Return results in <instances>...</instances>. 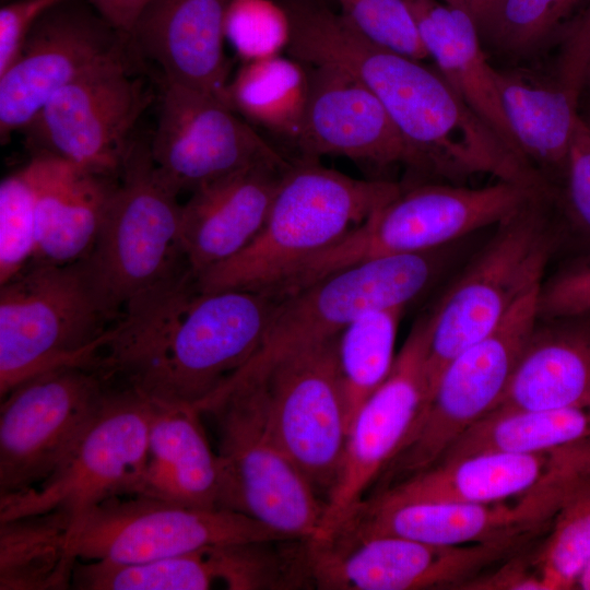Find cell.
<instances>
[{
    "instance_id": "obj_1",
    "label": "cell",
    "mask_w": 590,
    "mask_h": 590,
    "mask_svg": "<svg viewBox=\"0 0 590 590\" xmlns=\"http://www.w3.org/2000/svg\"><path fill=\"white\" fill-rule=\"evenodd\" d=\"M278 302L255 291L202 292L187 269L125 306L99 365L151 400L198 408L258 352Z\"/></svg>"
},
{
    "instance_id": "obj_2",
    "label": "cell",
    "mask_w": 590,
    "mask_h": 590,
    "mask_svg": "<svg viewBox=\"0 0 590 590\" xmlns=\"http://www.w3.org/2000/svg\"><path fill=\"white\" fill-rule=\"evenodd\" d=\"M403 188L389 180L356 179L299 158L284 174L255 238L227 260L199 273L202 292H266L298 263L334 244Z\"/></svg>"
},
{
    "instance_id": "obj_3",
    "label": "cell",
    "mask_w": 590,
    "mask_h": 590,
    "mask_svg": "<svg viewBox=\"0 0 590 590\" xmlns=\"http://www.w3.org/2000/svg\"><path fill=\"white\" fill-rule=\"evenodd\" d=\"M178 194L157 170L150 138H133L96 240L82 260L113 320L132 299L189 269Z\"/></svg>"
},
{
    "instance_id": "obj_4",
    "label": "cell",
    "mask_w": 590,
    "mask_h": 590,
    "mask_svg": "<svg viewBox=\"0 0 590 590\" xmlns=\"http://www.w3.org/2000/svg\"><path fill=\"white\" fill-rule=\"evenodd\" d=\"M555 199L552 191H539L500 222L495 236L428 316L424 406L446 365L494 331L521 298L542 285L554 245L547 209Z\"/></svg>"
},
{
    "instance_id": "obj_5",
    "label": "cell",
    "mask_w": 590,
    "mask_h": 590,
    "mask_svg": "<svg viewBox=\"0 0 590 590\" xmlns=\"http://www.w3.org/2000/svg\"><path fill=\"white\" fill-rule=\"evenodd\" d=\"M200 411L217 420L224 508L244 514L287 540H321L326 502L279 441L262 385L234 386Z\"/></svg>"
},
{
    "instance_id": "obj_6",
    "label": "cell",
    "mask_w": 590,
    "mask_h": 590,
    "mask_svg": "<svg viewBox=\"0 0 590 590\" xmlns=\"http://www.w3.org/2000/svg\"><path fill=\"white\" fill-rule=\"evenodd\" d=\"M111 320L91 287L82 260L32 261L0 284V398L49 368L91 367Z\"/></svg>"
},
{
    "instance_id": "obj_7",
    "label": "cell",
    "mask_w": 590,
    "mask_h": 590,
    "mask_svg": "<svg viewBox=\"0 0 590 590\" xmlns=\"http://www.w3.org/2000/svg\"><path fill=\"white\" fill-rule=\"evenodd\" d=\"M538 191L504 180L476 189L438 184L403 189L342 238L304 260L299 276L312 283L368 260L433 251L498 225Z\"/></svg>"
},
{
    "instance_id": "obj_8",
    "label": "cell",
    "mask_w": 590,
    "mask_h": 590,
    "mask_svg": "<svg viewBox=\"0 0 590 590\" xmlns=\"http://www.w3.org/2000/svg\"><path fill=\"white\" fill-rule=\"evenodd\" d=\"M433 251L357 263L279 299L258 352L215 393L260 378L297 350L339 337L368 310L405 307L434 278Z\"/></svg>"
},
{
    "instance_id": "obj_9",
    "label": "cell",
    "mask_w": 590,
    "mask_h": 590,
    "mask_svg": "<svg viewBox=\"0 0 590 590\" xmlns=\"http://www.w3.org/2000/svg\"><path fill=\"white\" fill-rule=\"evenodd\" d=\"M540 288L521 298L494 331L446 365L405 441L381 473L382 488L435 465L495 408L536 327Z\"/></svg>"
},
{
    "instance_id": "obj_10",
    "label": "cell",
    "mask_w": 590,
    "mask_h": 590,
    "mask_svg": "<svg viewBox=\"0 0 590 590\" xmlns=\"http://www.w3.org/2000/svg\"><path fill=\"white\" fill-rule=\"evenodd\" d=\"M110 381L83 365H61L28 377L0 406V497L49 479L101 412Z\"/></svg>"
},
{
    "instance_id": "obj_11",
    "label": "cell",
    "mask_w": 590,
    "mask_h": 590,
    "mask_svg": "<svg viewBox=\"0 0 590 590\" xmlns=\"http://www.w3.org/2000/svg\"><path fill=\"white\" fill-rule=\"evenodd\" d=\"M536 534L507 540L434 544L397 535L306 541L311 586L322 590L464 589L526 551Z\"/></svg>"
},
{
    "instance_id": "obj_12",
    "label": "cell",
    "mask_w": 590,
    "mask_h": 590,
    "mask_svg": "<svg viewBox=\"0 0 590 590\" xmlns=\"http://www.w3.org/2000/svg\"><path fill=\"white\" fill-rule=\"evenodd\" d=\"M153 400L109 386L103 408L61 467L44 483L0 497V521L57 511L70 528L101 503L133 494L144 469Z\"/></svg>"
},
{
    "instance_id": "obj_13",
    "label": "cell",
    "mask_w": 590,
    "mask_h": 590,
    "mask_svg": "<svg viewBox=\"0 0 590 590\" xmlns=\"http://www.w3.org/2000/svg\"><path fill=\"white\" fill-rule=\"evenodd\" d=\"M135 56L119 59L59 90L21 131L33 154L118 177L137 122L155 99Z\"/></svg>"
},
{
    "instance_id": "obj_14",
    "label": "cell",
    "mask_w": 590,
    "mask_h": 590,
    "mask_svg": "<svg viewBox=\"0 0 590 590\" xmlns=\"http://www.w3.org/2000/svg\"><path fill=\"white\" fill-rule=\"evenodd\" d=\"M78 560L135 564L201 547L287 540L250 517L143 495L111 497L70 528Z\"/></svg>"
},
{
    "instance_id": "obj_15",
    "label": "cell",
    "mask_w": 590,
    "mask_h": 590,
    "mask_svg": "<svg viewBox=\"0 0 590 590\" xmlns=\"http://www.w3.org/2000/svg\"><path fill=\"white\" fill-rule=\"evenodd\" d=\"M338 339L297 350L252 380L263 387L279 441L324 502L339 476L349 432Z\"/></svg>"
},
{
    "instance_id": "obj_16",
    "label": "cell",
    "mask_w": 590,
    "mask_h": 590,
    "mask_svg": "<svg viewBox=\"0 0 590 590\" xmlns=\"http://www.w3.org/2000/svg\"><path fill=\"white\" fill-rule=\"evenodd\" d=\"M135 56L86 1L62 0L34 24L0 75V140L21 132L62 87L113 61ZM137 57V56H135Z\"/></svg>"
},
{
    "instance_id": "obj_17",
    "label": "cell",
    "mask_w": 590,
    "mask_h": 590,
    "mask_svg": "<svg viewBox=\"0 0 590 590\" xmlns=\"http://www.w3.org/2000/svg\"><path fill=\"white\" fill-rule=\"evenodd\" d=\"M158 98L151 156L178 193L255 164L288 163L216 95L161 83Z\"/></svg>"
},
{
    "instance_id": "obj_18",
    "label": "cell",
    "mask_w": 590,
    "mask_h": 590,
    "mask_svg": "<svg viewBox=\"0 0 590 590\" xmlns=\"http://www.w3.org/2000/svg\"><path fill=\"white\" fill-rule=\"evenodd\" d=\"M428 316L413 326L385 381L351 421L337 482L326 500L323 536L340 527L398 453L426 399Z\"/></svg>"
},
{
    "instance_id": "obj_19",
    "label": "cell",
    "mask_w": 590,
    "mask_h": 590,
    "mask_svg": "<svg viewBox=\"0 0 590 590\" xmlns=\"http://www.w3.org/2000/svg\"><path fill=\"white\" fill-rule=\"evenodd\" d=\"M590 61V2L567 30L550 72L497 70L511 131L530 166L550 185L563 184Z\"/></svg>"
},
{
    "instance_id": "obj_20",
    "label": "cell",
    "mask_w": 590,
    "mask_h": 590,
    "mask_svg": "<svg viewBox=\"0 0 590 590\" xmlns=\"http://www.w3.org/2000/svg\"><path fill=\"white\" fill-rule=\"evenodd\" d=\"M585 479L494 502L413 503L388 508L361 503L335 533L347 538L397 535L434 544L543 534L564 499Z\"/></svg>"
},
{
    "instance_id": "obj_21",
    "label": "cell",
    "mask_w": 590,
    "mask_h": 590,
    "mask_svg": "<svg viewBox=\"0 0 590 590\" xmlns=\"http://www.w3.org/2000/svg\"><path fill=\"white\" fill-rule=\"evenodd\" d=\"M590 476V437L536 451L484 452L435 464L365 499L371 507L481 503Z\"/></svg>"
},
{
    "instance_id": "obj_22",
    "label": "cell",
    "mask_w": 590,
    "mask_h": 590,
    "mask_svg": "<svg viewBox=\"0 0 590 590\" xmlns=\"http://www.w3.org/2000/svg\"><path fill=\"white\" fill-rule=\"evenodd\" d=\"M282 541L231 543L174 556L116 564L78 560L72 588L80 590H227L293 589L296 559Z\"/></svg>"
},
{
    "instance_id": "obj_23",
    "label": "cell",
    "mask_w": 590,
    "mask_h": 590,
    "mask_svg": "<svg viewBox=\"0 0 590 590\" xmlns=\"http://www.w3.org/2000/svg\"><path fill=\"white\" fill-rule=\"evenodd\" d=\"M309 88L296 146L305 160L343 156L376 167L425 172L385 106L361 82L330 66L308 68Z\"/></svg>"
},
{
    "instance_id": "obj_24",
    "label": "cell",
    "mask_w": 590,
    "mask_h": 590,
    "mask_svg": "<svg viewBox=\"0 0 590 590\" xmlns=\"http://www.w3.org/2000/svg\"><path fill=\"white\" fill-rule=\"evenodd\" d=\"M233 0H150L135 20L129 43L140 62L154 63L161 83L222 98L229 66L225 21Z\"/></svg>"
},
{
    "instance_id": "obj_25",
    "label": "cell",
    "mask_w": 590,
    "mask_h": 590,
    "mask_svg": "<svg viewBox=\"0 0 590 590\" xmlns=\"http://www.w3.org/2000/svg\"><path fill=\"white\" fill-rule=\"evenodd\" d=\"M291 165L255 164L191 192L181 205L180 238L194 275L233 257L255 238Z\"/></svg>"
},
{
    "instance_id": "obj_26",
    "label": "cell",
    "mask_w": 590,
    "mask_h": 590,
    "mask_svg": "<svg viewBox=\"0 0 590 590\" xmlns=\"http://www.w3.org/2000/svg\"><path fill=\"white\" fill-rule=\"evenodd\" d=\"M25 166L35 188L33 261L70 264L83 260L93 248L119 176L45 154L31 155Z\"/></svg>"
},
{
    "instance_id": "obj_27",
    "label": "cell",
    "mask_w": 590,
    "mask_h": 590,
    "mask_svg": "<svg viewBox=\"0 0 590 590\" xmlns=\"http://www.w3.org/2000/svg\"><path fill=\"white\" fill-rule=\"evenodd\" d=\"M153 402L146 460L131 495L224 508L222 463L205 436L202 413L190 404Z\"/></svg>"
},
{
    "instance_id": "obj_28",
    "label": "cell",
    "mask_w": 590,
    "mask_h": 590,
    "mask_svg": "<svg viewBox=\"0 0 590 590\" xmlns=\"http://www.w3.org/2000/svg\"><path fill=\"white\" fill-rule=\"evenodd\" d=\"M404 1L437 71L503 143L530 166L505 114L497 69L489 63L477 27L471 17L465 12L436 0Z\"/></svg>"
},
{
    "instance_id": "obj_29",
    "label": "cell",
    "mask_w": 590,
    "mask_h": 590,
    "mask_svg": "<svg viewBox=\"0 0 590 590\" xmlns=\"http://www.w3.org/2000/svg\"><path fill=\"white\" fill-rule=\"evenodd\" d=\"M535 327L510 381L486 416L562 408L590 398V316Z\"/></svg>"
},
{
    "instance_id": "obj_30",
    "label": "cell",
    "mask_w": 590,
    "mask_h": 590,
    "mask_svg": "<svg viewBox=\"0 0 590 590\" xmlns=\"http://www.w3.org/2000/svg\"><path fill=\"white\" fill-rule=\"evenodd\" d=\"M308 67L280 54L244 61L222 99L248 123L296 145L308 98Z\"/></svg>"
},
{
    "instance_id": "obj_31",
    "label": "cell",
    "mask_w": 590,
    "mask_h": 590,
    "mask_svg": "<svg viewBox=\"0 0 590 590\" xmlns=\"http://www.w3.org/2000/svg\"><path fill=\"white\" fill-rule=\"evenodd\" d=\"M70 522L57 511L0 521V590L72 588L78 558Z\"/></svg>"
},
{
    "instance_id": "obj_32",
    "label": "cell",
    "mask_w": 590,
    "mask_h": 590,
    "mask_svg": "<svg viewBox=\"0 0 590 590\" xmlns=\"http://www.w3.org/2000/svg\"><path fill=\"white\" fill-rule=\"evenodd\" d=\"M589 437L590 398L562 408L483 417L436 464L484 452L544 450Z\"/></svg>"
},
{
    "instance_id": "obj_33",
    "label": "cell",
    "mask_w": 590,
    "mask_h": 590,
    "mask_svg": "<svg viewBox=\"0 0 590 590\" xmlns=\"http://www.w3.org/2000/svg\"><path fill=\"white\" fill-rule=\"evenodd\" d=\"M403 310V306L368 310L339 335L338 361L349 427L357 410L392 369Z\"/></svg>"
},
{
    "instance_id": "obj_34",
    "label": "cell",
    "mask_w": 590,
    "mask_h": 590,
    "mask_svg": "<svg viewBox=\"0 0 590 590\" xmlns=\"http://www.w3.org/2000/svg\"><path fill=\"white\" fill-rule=\"evenodd\" d=\"M590 560V476L557 509L546 540L534 552L546 590L576 588Z\"/></svg>"
},
{
    "instance_id": "obj_35",
    "label": "cell",
    "mask_w": 590,
    "mask_h": 590,
    "mask_svg": "<svg viewBox=\"0 0 590 590\" xmlns=\"http://www.w3.org/2000/svg\"><path fill=\"white\" fill-rule=\"evenodd\" d=\"M589 0H503L493 22L480 36L482 44L512 60L541 52L564 22Z\"/></svg>"
},
{
    "instance_id": "obj_36",
    "label": "cell",
    "mask_w": 590,
    "mask_h": 590,
    "mask_svg": "<svg viewBox=\"0 0 590 590\" xmlns=\"http://www.w3.org/2000/svg\"><path fill=\"white\" fill-rule=\"evenodd\" d=\"M36 243L35 188L24 165L0 182V284L34 260Z\"/></svg>"
},
{
    "instance_id": "obj_37",
    "label": "cell",
    "mask_w": 590,
    "mask_h": 590,
    "mask_svg": "<svg viewBox=\"0 0 590 590\" xmlns=\"http://www.w3.org/2000/svg\"><path fill=\"white\" fill-rule=\"evenodd\" d=\"M226 39L244 61L278 55L290 39L282 4L271 0H233L225 21Z\"/></svg>"
},
{
    "instance_id": "obj_38",
    "label": "cell",
    "mask_w": 590,
    "mask_h": 590,
    "mask_svg": "<svg viewBox=\"0 0 590 590\" xmlns=\"http://www.w3.org/2000/svg\"><path fill=\"white\" fill-rule=\"evenodd\" d=\"M342 13L373 42L415 60L428 57L404 0H338Z\"/></svg>"
},
{
    "instance_id": "obj_39",
    "label": "cell",
    "mask_w": 590,
    "mask_h": 590,
    "mask_svg": "<svg viewBox=\"0 0 590 590\" xmlns=\"http://www.w3.org/2000/svg\"><path fill=\"white\" fill-rule=\"evenodd\" d=\"M557 206L571 228L590 244V129L579 116L557 192Z\"/></svg>"
},
{
    "instance_id": "obj_40",
    "label": "cell",
    "mask_w": 590,
    "mask_h": 590,
    "mask_svg": "<svg viewBox=\"0 0 590 590\" xmlns=\"http://www.w3.org/2000/svg\"><path fill=\"white\" fill-rule=\"evenodd\" d=\"M590 316V253L577 258L542 283L538 318Z\"/></svg>"
},
{
    "instance_id": "obj_41",
    "label": "cell",
    "mask_w": 590,
    "mask_h": 590,
    "mask_svg": "<svg viewBox=\"0 0 590 590\" xmlns=\"http://www.w3.org/2000/svg\"><path fill=\"white\" fill-rule=\"evenodd\" d=\"M62 0H15L0 9V75L16 59L36 21Z\"/></svg>"
},
{
    "instance_id": "obj_42",
    "label": "cell",
    "mask_w": 590,
    "mask_h": 590,
    "mask_svg": "<svg viewBox=\"0 0 590 590\" xmlns=\"http://www.w3.org/2000/svg\"><path fill=\"white\" fill-rule=\"evenodd\" d=\"M526 551L498 564L464 589L546 590L542 575L534 563V553L528 555Z\"/></svg>"
},
{
    "instance_id": "obj_43",
    "label": "cell",
    "mask_w": 590,
    "mask_h": 590,
    "mask_svg": "<svg viewBox=\"0 0 590 590\" xmlns=\"http://www.w3.org/2000/svg\"><path fill=\"white\" fill-rule=\"evenodd\" d=\"M117 32L129 38L139 14L150 0H85Z\"/></svg>"
},
{
    "instance_id": "obj_44",
    "label": "cell",
    "mask_w": 590,
    "mask_h": 590,
    "mask_svg": "<svg viewBox=\"0 0 590 590\" xmlns=\"http://www.w3.org/2000/svg\"><path fill=\"white\" fill-rule=\"evenodd\" d=\"M447 5L465 12L477 27L480 36L493 22L503 0H444Z\"/></svg>"
},
{
    "instance_id": "obj_45",
    "label": "cell",
    "mask_w": 590,
    "mask_h": 590,
    "mask_svg": "<svg viewBox=\"0 0 590 590\" xmlns=\"http://www.w3.org/2000/svg\"><path fill=\"white\" fill-rule=\"evenodd\" d=\"M579 117L590 129V88L586 87L581 94L578 109Z\"/></svg>"
},
{
    "instance_id": "obj_46",
    "label": "cell",
    "mask_w": 590,
    "mask_h": 590,
    "mask_svg": "<svg viewBox=\"0 0 590 590\" xmlns=\"http://www.w3.org/2000/svg\"><path fill=\"white\" fill-rule=\"evenodd\" d=\"M576 588L590 590V560L588 562L583 571L581 573L577 581Z\"/></svg>"
},
{
    "instance_id": "obj_47",
    "label": "cell",
    "mask_w": 590,
    "mask_h": 590,
    "mask_svg": "<svg viewBox=\"0 0 590 590\" xmlns=\"http://www.w3.org/2000/svg\"><path fill=\"white\" fill-rule=\"evenodd\" d=\"M586 87H590V61H589L588 69H587V74H586L585 88Z\"/></svg>"
}]
</instances>
